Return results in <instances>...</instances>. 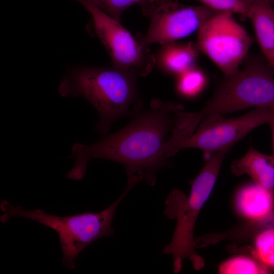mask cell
I'll use <instances>...</instances> for the list:
<instances>
[{"label": "cell", "instance_id": "obj_15", "mask_svg": "<svg viewBox=\"0 0 274 274\" xmlns=\"http://www.w3.org/2000/svg\"><path fill=\"white\" fill-rule=\"evenodd\" d=\"M221 274L267 273L269 270L253 256L237 255L223 261L219 266Z\"/></svg>", "mask_w": 274, "mask_h": 274}, {"label": "cell", "instance_id": "obj_7", "mask_svg": "<svg viewBox=\"0 0 274 274\" xmlns=\"http://www.w3.org/2000/svg\"><path fill=\"white\" fill-rule=\"evenodd\" d=\"M81 4L91 16L88 28L103 44L111 58L112 67L135 77L148 75L156 62L148 47L134 38L120 21L96 6L87 2Z\"/></svg>", "mask_w": 274, "mask_h": 274}, {"label": "cell", "instance_id": "obj_4", "mask_svg": "<svg viewBox=\"0 0 274 274\" xmlns=\"http://www.w3.org/2000/svg\"><path fill=\"white\" fill-rule=\"evenodd\" d=\"M133 187L127 184L117 200L100 212H86L67 216L49 214L40 209H25L4 200L0 204L2 212L0 220L5 223L13 217H23L56 231L62 249V263L68 269H73L76 258L89 245L100 238L114 235L112 224L114 214L119 203Z\"/></svg>", "mask_w": 274, "mask_h": 274}, {"label": "cell", "instance_id": "obj_10", "mask_svg": "<svg viewBox=\"0 0 274 274\" xmlns=\"http://www.w3.org/2000/svg\"><path fill=\"white\" fill-rule=\"evenodd\" d=\"M235 206L239 215L247 221H262L273 209L274 192L255 183L248 184L237 191Z\"/></svg>", "mask_w": 274, "mask_h": 274}, {"label": "cell", "instance_id": "obj_9", "mask_svg": "<svg viewBox=\"0 0 274 274\" xmlns=\"http://www.w3.org/2000/svg\"><path fill=\"white\" fill-rule=\"evenodd\" d=\"M150 20L148 29L139 40L145 46L175 42L199 29L219 12L204 5L186 6L177 0H149L141 4Z\"/></svg>", "mask_w": 274, "mask_h": 274}, {"label": "cell", "instance_id": "obj_12", "mask_svg": "<svg viewBox=\"0 0 274 274\" xmlns=\"http://www.w3.org/2000/svg\"><path fill=\"white\" fill-rule=\"evenodd\" d=\"M236 176L248 175L254 183L274 192V161L272 156L264 154L252 147L231 165Z\"/></svg>", "mask_w": 274, "mask_h": 274}, {"label": "cell", "instance_id": "obj_21", "mask_svg": "<svg viewBox=\"0 0 274 274\" xmlns=\"http://www.w3.org/2000/svg\"><path fill=\"white\" fill-rule=\"evenodd\" d=\"M241 3H242L244 6H245L247 8L248 7L253 3V2L254 0H238Z\"/></svg>", "mask_w": 274, "mask_h": 274}, {"label": "cell", "instance_id": "obj_6", "mask_svg": "<svg viewBox=\"0 0 274 274\" xmlns=\"http://www.w3.org/2000/svg\"><path fill=\"white\" fill-rule=\"evenodd\" d=\"M271 116L269 108H256L234 118H225L221 115L207 117L189 136L181 135L174 129L166 141L167 155L170 158L180 150L193 148L203 151L206 157L209 158L219 151L230 150L250 131L268 123Z\"/></svg>", "mask_w": 274, "mask_h": 274}, {"label": "cell", "instance_id": "obj_2", "mask_svg": "<svg viewBox=\"0 0 274 274\" xmlns=\"http://www.w3.org/2000/svg\"><path fill=\"white\" fill-rule=\"evenodd\" d=\"M136 77L113 67L72 66L63 76L58 92L63 97L89 101L99 114L96 130L106 136L114 121L140 112Z\"/></svg>", "mask_w": 274, "mask_h": 274}, {"label": "cell", "instance_id": "obj_5", "mask_svg": "<svg viewBox=\"0 0 274 274\" xmlns=\"http://www.w3.org/2000/svg\"><path fill=\"white\" fill-rule=\"evenodd\" d=\"M274 107V73L258 59L248 62L234 75L225 78L202 109L185 112L187 129L194 132L204 119L250 107Z\"/></svg>", "mask_w": 274, "mask_h": 274}, {"label": "cell", "instance_id": "obj_22", "mask_svg": "<svg viewBox=\"0 0 274 274\" xmlns=\"http://www.w3.org/2000/svg\"><path fill=\"white\" fill-rule=\"evenodd\" d=\"M272 5L274 6V0H270Z\"/></svg>", "mask_w": 274, "mask_h": 274}, {"label": "cell", "instance_id": "obj_18", "mask_svg": "<svg viewBox=\"0 0 274 274\" xmlns=\"http://www.w3.org/2000/svg\"><path fill=\"white\" fill-rule=\"evenodd\" d=\"M203 5L218 11H229L246 15L247 9L238 0H198Z\"/></svg>", "mask_w": 274, "mask_h": 274}, {"label": "cell", "instance_id": "obj_16", "mask_svg": "<svg viewBox=\"0 0 274 274\" xmlns=\"http://www.w3.org/2000/svg\"><path fill=\"white\" fill-rule=\"evenodd\" d=\"M251 252L269 270L274 269V227L263 229L255 235Z\"/></svg>", "mask_w": 274, "mask_h": 274}, {"label": "cell", "instance_id": "obj_11", "mask_svg": "<svg viewBox=\"0 0 274 274\" xmlns=\"http://www.w3.org/2000/svg\"><path fill=\"white\" fill-rule=\"evenodd\" d=\"M260 47L274 73V7L270 0H254L248 7Z\"/></svg>", "mask_w": 274, "mask_h": 274}, {"label": "cell", "instance_id": "obj_17", "mask_svg": "<svg viewBox=\"0 0 274 274\" xmlns=\"http://www.w3.org/2000/svg\"><path fill=\"white\" fill-rule=\"evenodd\" d=\"M80 3H90L106 14L120 22L123 12L135 4H141L149 0H75Z\"/></svg>", "mask_w": 274, "mask_h": 274}, {"label": "cell", "instance_id": "obj_20", "mask_svg": "<svg viewBox=\"0 0 274 274\" xmlns=\"http://www.w3.org/2000/svg\"><path fill=\"white\" fill-rule=\"evenodd\" d=\"M271 111V118L269 121L268 123L270 125L273 141V154L271 155L272 159L274 161V107L270 108Z\"/></svg>", "mask_w": 274, "mask_h": 274}, {"label": "cell", "instance_id": "obj_14", "mask_svg": "<svg viewBox=\"0 0 274 274\" xmlns=\"http://www.w3.org/2000/svg\"><path fill=\"white\" fill-rule=\"evenodd\" d=\"M176 90L182 97L191 99L199 95L206 87L207 76L196 65L176 76Z\"/></svg>", "mask_w": 274, "mask_h": 274}, {"label": "cell", "instance_id": "obj_19", "mask_svg": "<svg viewBox=\"0 0 274 274\" xmlns=\"http://www.w3.org/2000/svg\"><path fill=\"white\" fill-rule=\"evenodd\" d=\"M248 227L253 235L263 229L274 227V208L270 215L265 220L258 222H249Z\"/></svg>", "mask_w": 274, "mask_h": 274}, {"label": "cell", "instance_id": "obj_8", "mask_svg": "<svg viewBox=\"0 0 274 274\" xmlns=\"http://www.w3.org/2000/svg\"><path fill=\"white\" fill-rule=\"evenodd\" d=\"M229 11H219L198 30L196 44L223 73L229 77L239 70L253 42L252 38Z\"/></svg>", "mask_w": 274, "mask_h": 274}, {"label": "cell", "instance_id": "obj_3", "mask_svg": "<svg viewBox=\"0 0 274 274\" xmlns=\"http://www.w3.org/2000/svg\"><path fill=\"white\" fill-rule=\"evenodd\" d=\"M225 149L216 153L207 159L203 168L191 184L189 196L180 191L172 190L165 201L164 214L177 220L170 243L162 253L170 254L173 271L179 273L184 259H189L196 270L202 268L203 259L196 252L194 238L195 224L202 207L208 199L215 184L226 154Z\"/></svg>", "mask_w": 274, "mask_h": 274}, {"label": "cell", "instance_id": "obj_13", "mask_svg": "<svg viewBox=\"0 0 274 274\" xmlns=\"http://www.w3.org/2000/svg\"><path fill=\"white\" fill-rule=\"evenodd\" d=\"M199 52L196 43L173 42L162 45L157 61L163 71L177 76L195 65Z\"/></svg>", "mask_w": 274, "mask_h": 274}, {"label": "cell", "instance_id": "obj_1", "mask_svg": "<svg viewBox=\"0 0 274 274\" xmlns=\"http://www.w3.org/2000/svg\"><path fill=\"white\" fill-rule=\"evenodd\" d=\"M183 110L181 104L154 99L147 110L119 131L91 144L75 143L71 155L74 165L66 177L82 180L88 162L102 158L122 165L127 182L136 185L144 181L154 186L158 170L169 165L165 137L176 128L178 113Z\"/></svg>", "mask_w": 274, "mask_h": 274}]
</instances>
